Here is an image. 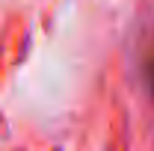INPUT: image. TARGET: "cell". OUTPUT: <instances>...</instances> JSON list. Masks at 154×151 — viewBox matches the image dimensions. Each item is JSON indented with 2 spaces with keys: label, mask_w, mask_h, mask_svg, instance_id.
<instances>
[{
  "label": "cell",
  "mask_w": 154,
  "mask_h": 151,
  "mask_svg": "<svg viewBox=\"0 0 154 151\" xmlns=\"http://www.w3.org/2000/svg\"><path fill=\"white\" fill-rule=\"evenodd\" d=\"M145 77H148V86H151V101H154V57L148 59V65H145Z\"/></svg>",
  "instance_id": "obj_1"
}]
</instances>
